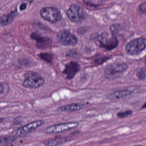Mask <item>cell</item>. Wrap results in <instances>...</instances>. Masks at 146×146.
I'll use <instances>...</instances> for the list:
<instances>
[{
  "mask_svg": "<svg viewBox=\"0 0 146 146\" xmlns=\"http://www.w3.org/2000/svg\"><path fill=\"white\" fill-rule=\"evenodd\" d=\"M127 68L128 66L125 63H112L106 67L105 75L107 79L114 80L122 75Z\"/></svg>",
  "mask_w": 146,
  "mask_h": 146,
  "instance_id": "1",
  "label": "cell"
},
{
  "mask_svg": "<svg viewBox=\"0 0 146 146\" xmlns=\"http://www.w3.org/2000/svg\"><path fill=\"white\" fill-rule=\"evenodd\" d=\"M45 121L43 120H37L32 122L23 127L14 130L12 133V136L15 139L20 138L34 131L43 125Z\"/></svg>",
  "mask_w": 146,
  "mask_h": 146,
  "instance_id": "2",
  "label": "cell"
},
{
  "mask_svg": "<svg viewBox=\"0 0 146 146\" xmlns=\"http://www.w3.org/2000/svg\"><path fill=\"white\" fill-rule=\"evenodd\" d=\"M67 15L71 21L76 23L84 21L87 15L86 12L82 8L76 4L70 6L67 11Z\"/></svg>",
  "mask_w": 146,
  "mask_h": 146,
  "instance_id": "3",
  "label": "cell"
},
{
  "mask_svg": "<svg viewBox=\"0 0 146 146\" xmlns=\"http://www.w3.org/2000/svg\"><path fill=\"white\" fill-rule=\"evenodd\" d=\"M145 48V38L141 37L134 39L129 42L127 44L125 49L129 54L136 55L143 51Z\"/></svg>",
  "mask_w": 146,
  "mask_h": 146,
  "instance_id": "4",
  "label": "cell"
},
{
  "mask_svg": "<svg viewBox=\"0 0 146 146\" xmlns=\"http://www.w3.org/2000/svg\"><path fill=\"white\" fill-rule=\"evenodd\" d=\"M40 14L44 19L51 23H56L61 19L60 11L56 8L52 7L43 8L41 9Z\"/></svg>",
  "mask_w": 146,
  "mask_h": 146,
  "instance_id": "5",
  "label": "cell"
},
{
  "mask_svg": "<svg viewBox=\"0 0 146 146\" xmlns=\"http://www.w3.org/2000/svg\"><path fill=\"white\" fill-rule=\"evenodd\" d=\"M44 83L43 77L37 73H28L23 82L25 87L29 88H37L40 87Z\"/></svg>",
  "mask_w": 146,
  "mask_h": 146,
  "instance_id": "6",
  "label": "cell"
},
{
  "mask_svg": "<svg viewBox=\"0 0 146 146\" xmlns=\"http://www.w3.org/2000/svg\"><path fill=\"white\" fill-rule=\"evenodd\" d=\"M79 123L77 122H70L65 123H59L48 127L45 129V132L47 134L62 133L77 128L79 126Z\"/></svg>",
  "mask_w": 146,
  "mask_h": 146,
  "instance_id": "7",
  "label": "cell"
},
{
  "mask_svg": "<svg viewBox=\"0 0 146 146\" xmlns=\"http://www.w3.org/2000/svg\"><path fill=\"white\" fill-rule=\"evenodd\" d=\"M58 42L62 45L71 46L76 44L78 42V39L74 35L67 31H61L57 34Z\"/></svg>",
  "mask_w": 146,
  "mask_h": 146,
  "instance_id": "8",
  "label": "cell"
},
{
  "mask_svg": "<svg viewBox=\"0 0 146 146\" xmlns=\"http://www.w3.org/2000/svg\"><path fill=\"white\" fill-rule=\"evenodd\" d=\"M80 66L76 62H71L66 66L63 73L68 79L73 78L79 70Z\"/></svg>",
  "mask_w": 146,
  "mask_h": 146,
  "instance_id": "9",
  "label": "cell"
},
{
  "mask_svg": "<svg viewBox=\"0 0 146 146\" xmlns=\"http://www.w3.org/2000/svg\"><path fill=\"white\" fill-rule=\"evenodd\" d=\"M100 42L102 45L108 50L112 49L115 48L118 43L115 38L114 37L109 38L105 36H102Z\"/></svg>",
  "mask_w": 146,
  "mask_h": 146,
  "instance_id": "10",
  "label": "cell"
},
{
  "mask_svg": "<svg viewBox=\"0 0 146 146\" xmlns=\"http://www.w3.org/2000/svg\"><path fill=\"white\" fill-rule=\"evenodd\" d=\"M70 139L67 137L56 138L51 139L44 142L45 146H58L70 141Z\"/></svg>",
  "mask_w": 146,
  "mask_h": 146,
  "instance_id": "11",
  "label": "cell"
},
{
  "mask_svg": "<svg viewBox=\"0 0 146 146\" xmlns=\"http://www.w3.org/2000/svg\"><path fill=\"white\" fill-rule=\"evenodd\" d=\"M132 92L130 90H124L117 91L111 94L108 96V98L110 100H117L127 98L132 94Z\"/></svg>",
  "mask_w": 146,
  "mask_h": 146,
  "instance_id": "12",
  "label": "cell"
},
{
  "mask_svg": "<svg viewBox=\"0 0 146 146\" xmlns=\"http://www.w3.org/2000/svg\"><path fill=\"white\" fill-rule=\"evenodd\" d=\"M17 14V11L15 10L12 11L8 14L4 15L0 19V24L2 26H6L9 25L13 21Z\"/></svg>",
  "mask_w": 146,
  "mask_h": 146,
  "instance_id": "13",
  "label": "cell"
},
{
  "mask_svg": "<svg viewBox=\"0 0 146 146\" xmlns=\"http://www.w3.org/2000/svg\"><path fill=\"white\" fill-rule=\"evenodd\" d=\"M84 105L81 104H73L62 106L58 108L61 111H74L80 110L83 109Z\"/></svg>",
  "mask_w": 146,
  "mask_h": 146,
  "instance_id": "14",
  "label": "cell"
},
{
  "mask_svg": "<svg viewBox=\"0 0 146 146\" xmlns=\"http://www.w3.org/2000/svg\"><path fill=\"white\" fill-rule=\"evenodd\" d=\"M38 56L41 59L47 62H51L53 60L52 56L49 53H41L39 54Z\"/></svg>",
  "mask_w": 146,
  "mask_h": 146,
  "instance_id": "15",
  "label": "cell"
},
{
  "mask_svg": "<svg viewBox=\"0 0 146 146\" xmlns=\"http://www.w3.org/2000/svg\"><path fill=\"white\" fill-rule=\"evenodd\" d=\"M15 138L11 136L8 137H0V145L9 144L14 141Z\"/></svg>",
  "mask_w": 146,
  "mask_h": 146,
  "instance_id": "16",
  "label": "cell"
},
{
  "mask_svg": "<svg viewBox=\"0 0 146 146\" xmlns=\"http://www.w3.org/2000/svg\"><path fill=\"white\" fill-rule=\"evenodd\" d=\"M133 113L131 111L128 110L123 112H119L117 114V116L121 118H125L128 116L130 115Z\"/></svg>",
  "mask_w": 146,
  "mask_h": 146,
  "instance_id": "17",
  "label": "cell"
},
{
  "mask_svg": "<svg viewBox=\"0 0 146 146\" xmlns=\"http://www.w3.org/2000/svg\"><path fill=\"white\" fill-rule=\"evenodd\" d=\"M145 69L143 68L141 69L137 73V76L140 79H143L145 77Z\"/></svg>",
  "mask_w": 146,
  "mask_h": 146,
  "instance_id": "18",
  "label": "cell"
},
{
  "mask_svg": "<svg viewBox=\"0 0 146 146\" xmlns=\"http://www.w3.org/2000/svg\"><path fill=\"white\" fill-rule=\"evenodd\" d=\"M139 11L142 14H145L146 13V2L141 3L139 7Z\"/></svg>",
  "mask_w": 146,
  "mask_h": 146,
  "instance_id": "19",
  "label": "cell"
},
{
  "mask_svg": "<svg viewBox=\"0 0 146 146\" xmlns=\"http://www.w3.org/2000/svg\"><path fill=\"white\" fill-rule=\"evenodd\" d=\"M26 4H25V3H23V4H21V5L20 6V9L21 10H24L26 8Z\"/></svg>",
  "mask_w": 146,
  "mask_h": 146,
  "instance_id": "20",
  "label": "cell"
},
{
  "mask_svg": "<svg viewBox=\"0 0 146 146\" xmlns=\"http://www.w3.org/2000/svg\"><path fill=\"white\" fill-rule=\"evenodd\" d=\"M4 91V87L2 84L0 83V94H1Z\"/></svg>",
  "mask_w": 146,
  "mask_h": 146,
  "instance_id": "21",
  "label": "cell"
},
{
  "mask_svg": "<svg viewBox=\"0 0 146 146\" xmlns=\"http://www.w3.org/2000/svg\"><path fill=\"white\" fill-rule=\"evenodd\" d=\"M26 1H28L29 2H32L33 0H26Z\"/></svg>",
  "mask_w": 146,
  "mask_h": 146,
  "instance_id": "22",
  "label": "cell"
},
{
  "mask_svg": "<svg viewBox=\"0 0 146 146\" xmlns=\"http://www.w3.org/2000/svg\"></svg>",
  "mask_w": 146,
  "mask_h": 146,
  "instance_id": "23",
  "label": "cell"
}]
</instances>
